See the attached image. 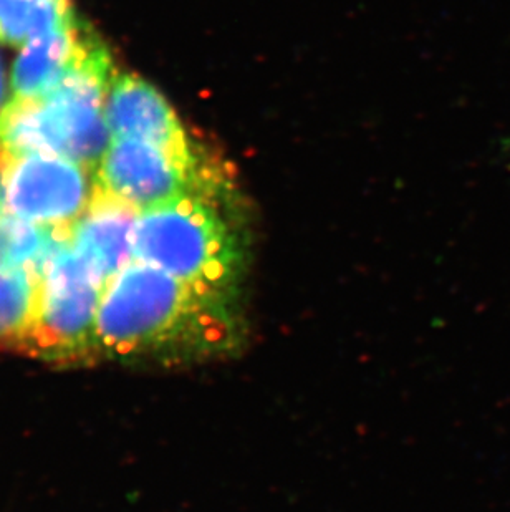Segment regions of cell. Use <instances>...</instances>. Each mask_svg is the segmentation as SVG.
I'll return each instance as SVG.
<instances>
[{
  "mask_svg": "<svg viewBox=\"0 0 510 512\" xmlns=\"http://www.w3.org/2000/svg\"><path fill=\"white\" fill-rule=\"evenodd\" d=\"M234 302L135 259L106 282L95 350L111 357L231 355L244 342Z\"/></svg>",
  "mask_w": 510,
  "mask_h": 512,
  "instance_id": "obj_1",
  "label": "cell"
},
{
  "mask_svg": "<svg viewBox=\"0 0 510 512\" xmlns=\"http://www.w3.org/2000/svg\"><path fill=\"white\" fill-rule=\"evenodd\" d=\"M97 39L44 97L10 100L0 115V153H50L97 170L110 143L106 98L115 77Z\"/></svg>",
  "mask_w": 510,
  "mask_h": 512,
  "instance_id": "obj_2",
  "label": "cell"
},
{
  "mask_svg": "<svg viewBox=\"0 0 510 512\" xmlns=\"http://www.w3.org/2000/svg\"><path fill=\"white\" fill-rule=\"evenodd\" d=\"M229 199L183 196L138 214L135 257L196 289L236 300L246 249L224 204Z\"/></svg>",
  "mask_w": 510,
  "mask_h": 512,
  "instance_id": "obj_3",
  "label": "cell"
},
{
  "mask_svg": "<svg viewBox=\"0 0 510 512\" xmlns=\"http://www.w3.org/2000/svg\"><path fill=\"white\" fill-rule=\"evenodd\" d=\"M95 188L138 211L183 196L231 199L229 171L209 158L186 160L173 151L131 138H110L93 173Z\"/></svg>",
  "mask_w": 510,
  "mask_h": 512,
  "instance_id": "obj_4",
  "label": "cell"
},
{
  "mask_svg": "<svg viewBox=\"0 0 510 512\" xmlns=\"http://www.w3.org/2000/svg\"><path fill=\"white\" fill-rule=\"evenodd\" d=\"M72 232V231H70ZM58 237L42 264L39 317L25 352L53 360L95 350L98 307L106 277L70 241Z\"/></svg>",
  "mask_w": 510,
  "mask_h": 512,
  "instance_id": "obj_5",
  "label": "cell"
},
{
  "mask_svg": "<svg viewBox=\"0 0 510 512\" xmlns=\"http://www.w3.org/2000/svg\"><path fill=\"white\" fill-rule=\"evenodd\" d=\"M93 171L50 153H0V211L70 232L92 201Z\"/></svg>",
  "mask_w": 510,
  "mask_h": 512,
  "instance_id": "obj_6",
  "label": "cell"
},
{
  "mask_svg": "<svg viewBox=\"0 0 510 512\" xmlns=\"http://www.w3.org/2000/svg\"><path fill=\"white\" fill-rule=\"evenodd\" d=\"M106 125L111 138H131L199 160L188 131L159 90L133 73H115L106 98Z\"/></svg>",
  "mask_w": 510,
  "mask_h": 512,
  "instance_id": "obj_7",
  "label": "cell"
},
{
  "mask_svg": "<svg viewBox=\"0 0 510 512\" xmlns=\"http://www.w3.org/2000/svg\"><path fill=\"white\" fill-rule=\"evenodd\" d=\"M140 211L93 188L92 201L70 232V241L102 271L106 282L135 261Z\"/></svg>",
  "mask_w": 510,
  "mask_h": 512,
  "instance_id": "obj_8",
  "label": "cell"
},
{
  "mask_svg": "<svg viewBox=\"0 0 510 512\" xmlns=\"http://www.w3.org/2000/svg\"><path fill=\"white\" fill-rule=\"evenodd\" d=\"M97 39V35L75 20L24 45L12 67L10 100L44 97Z\"/></svg>",
  "mask_w": 510,
  "mask_h": 512,
  "instance_id": "obj_9",
  "label": "cell"
},
{
  "mask_svg": "<svg viewBox=\"0 0 510 512\" xmlns=\"http://www.w3.org/2000/svg\"><path fill=\"white\" fill-rule=\"evenodd\" d=\"M42 267L0 271V347L25 350L39 317Z\"/></svg>",
  "mask_w": 510,
  "mask_h": 512,
  "instance_id": "obj_10",
  "label": "cell"
},
{
  "mask_svg": "<svg viewBox=\"0 0 510 512\" xmlns=\"http://www.w3.org/2000/svg\"><path fill=\"white\" fill-rule=\"evenodd\" d=\"M75 20L70 0H0V44L22 49Z\"/></svg>",
  "mask_w": 510,
  "mask_h": 512,
  "instance_id": "obj_11",
  "label": "cell"
},
{
  "mask_svg": "<svg viewBox=\"0 0 510 512\" xmlns=\"http://www.w3.org/2000/svg\"><path fill=\"white\" fill-rule=\"evenodd\" d=\"M50 231L0 211V271L17 267H42L58 237Z\"/></svg>",
  "mask_w": 510,
  "mask_h": 512,
  "instance_id": "obj_12",
  "label": "cell"
},
{
  "mask_svg": "<svg viewBox=\"0 0 510 512\" xmlns=\"http://www.w3.org/2000/svg\"><path fill=\"white\" fill-rule=\"evenodd\" d=\"M7 78H5L4 65H2V58H0V115L4 112L5 105H7Z\"/></svg>",
  "mask_w": 510,
  "mask_h": 512,
  "instance_id": "obj_13",
  "label": "cell"
}]
</instances>
